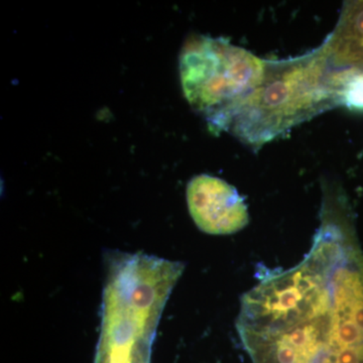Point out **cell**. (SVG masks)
Returning a JSON list of instances; mask_svg holds the SVG:
<instances>
[{"label": "cell", "instance_id": "1", "mask_svg": "<svg viewBox=\"0 0 363 363\" xmlns=\"http://www.w3.org/2000/svg\"><path fill=\"white\" fill-rule=\"evenodd\" d=\"M310 252L290 269L262 267L236 329L252 363H363V255L345 200L325 190Z\"/></svg>", "mask_w": 363, "mask_h": 363}, {"label": "cell", "instance_id": "2", "mask_svg": "<svg viewBox=\"0 0 363 363\" xmlns=\"http://www.w3.org/2000/svg\"><path fill=\"white\" fill-rule=\"evenodd\" d=\"M183 269L142 253L109 257L94 363H150L160 317Z\"/></svg>", "mask_w": 363, "mask_h": 363}, {"label": "cell", "instance_id": "3", "mask_svg": "<svg viewBox=\"0 0 363 363\" xmlns=\"http://www.w3.org/2000/svg\"><path fill=\"white\" fill-rule=\"evenodd\" d=\"M323 45L302 56L266 61L262 83L229 112L224 130L259 150L298 124L340 105Z\"/></svg>", "mask_w": 363, "mask_h": 363}, {"label": "cell", "instance_id": "4", "mask_svg": "<svg viewBox=\"0 0 363 363\" xmlns=\"http://www.w3.org/2000/svg\"><path fill=\"white\" fill-rule=\"evenodd\" d=\"M184 95L215 133L241 100L262 83L266 60L223 38L191 35L180 54Z\"/></svg>", "mask_w": 363, "mask_h": 363}, {"label": "cell", "instance_id": "5", "mask_svg": "<svg viewBox=\"0 0 363 363\" xmlns=\"http://www.w3.org/2000/svg\"><path fill=\"white\" fill-rule=\"evenodd\" d=\"M191 217L203 233L228 235L250 221L245 200L233 186L209 175L194 177L187 187Z\"/></svg>", "mask_w": 363, "mask_h": 363}, {"label": "cell", "instance_id": "6", "mask_svg": "<svg viewBox=\"0 0 363 363\" xmlns=\"http://www.w3.org/2000/svg\"><path fill=\"white\" fill-rule=\"evenodd\" d=\"M322 45L332 71L359 73L363 69V2L344 6L335 30Z\"/></svg>", "mask_w": 363, "mask_h": 363}]
</instances>
